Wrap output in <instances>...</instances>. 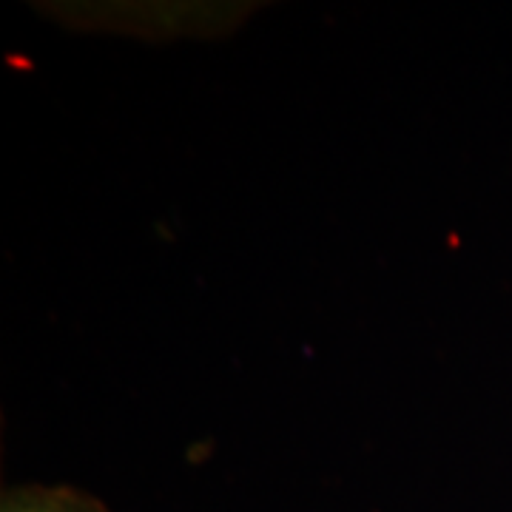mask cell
Returning <instances> with one entry per match:
<instances>
[{
    "instance_id": "6da1fadb",
    "label": "cell",
    "mask_w": 512,
    "mask_h": 512,
    "mask_svg": "<svg viewBox=\"0 0 512 512\" xmlns=\"http://www.w3.org/2000/svg\"><path fill=\"white\" fill-rule=\"evenodd\" d=\"M0 512H109L94 495L74 487H15L3 493Z\"/></svg>"
}]
</instances>
